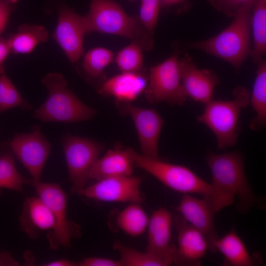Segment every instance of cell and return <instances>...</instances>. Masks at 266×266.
<instances>
[{
    "label": "cell",
    "mask_w": 266,
    "mask_h": 266,
    "mask_svg": "<svg viewBox=\"0 0 266 266\" xmlns=\"http://www.w3.org/2000/svg\"><path fill=\"white\" fill-rule=\"evenodd\" d=\"M206 162L212 175L210 201L215 213L231 205L235 197L237 209L246 213L257 203L247 181L242 155L238 151L223 154L209 153Z\"/></svg>",
    "instance_id": "cell-1"
},
{
    "label": "cell",
    "mask_w": 266,
    "mask_h": 266,
    "mask_svg": "<svg viewBox=\"0 0 266 266\" xmlns=\"http://www.w3.org/2000/svg\"><path fill=\"white\" fill-rule=\"evenodd\" d=\"M252 7V5H249L241 8L231 24L219 33L208 39L192 42L189 47L222 59L238 71L251 51Z\"/></svg>",
    "instance_id": "cell-2"
},
{
    "label": "cell",
    "mask_w": 266,
    "mask_h": 266,
    "mask_svg": "<svg viewBox=\"0 0 266 266\" xmlns=\"http://www.w3.org/2000/svg\"><path fill=\"white\" fill-rule=\"evenodd\" d=\"M41 83L48 95L34 111L33 117L44 122L75 123L90 120L96 114V110L84 103L67 88V81L60 73L47 74Z\"/></svg>",
    "instance_id": "cell-3"
},
{
    "label": "cell",
    "mask_w": 266,
    "mask_h": 266,
    "mask_svg": "<svg viewBox=\"0 0 266 266\" xmlns=\"http://www.w3.org/2000/svg\"><path fill=\"white\" fill-rule=\"evenodd\" d=\"M84 18L87 33L96 32L129 38L139 42L146 50L153 46V36L138 19L128 15L115 1L91 0L89 12Z\"/></svg>",
    "instance_id": "cell-4"
},
{
    "label": "cell",
    "mask_w": 266,
    "mask_h": 266,
    "mask_svg": "<svg viewBox=\"0 0 266 266\" xmlns=\"http://www.w3.org/2000/svg\"><path fill=\"white\" fill-rule=\"evenodd\" d=\"M233 94V99L229 100L212 99L205 104L203 111L197 118L199 122L206 126L215 134L219 149L236 144L241 111L250 103V92L244 86L236 87Z\"/></svg>",
    "instance_id": "cell-5"
},
{
    "label": "cell",
    "mask_w": 266,
    "mask_h": 266,
    "mask_svg": "<svg viewBox=\"0 0 266 266\" xmlns=\"http://www.w3.org/2000/svg\"><path fill=\"white\" fill-rule=\"evenodd\" d=\"M125 149L133 165L145 170L170 189L185 194H199L210 200L211 184L187 167L147 158L130 147Z\"/></svg>",
    "instance_id": "cell-6"
},
{
    "label": "cell",
    "mask_w": 266,
    "mask_h": 266,
    "mask_svg": "<svg viewBox=\"0 0 266 266\" xmlns=\"http://www.w3.org/2000/svg\"><path fill=\"white\" fill-rule=\"evenodd\" d=\"M26 184L34 188L39 197L51 209L55 218V227L47 234L50 248L56 250L60 246L69 247L72 238L80 236V228L67 218V196L61 185L28 178Z\"/></svg>",
    "instance_id": "cell-7"
},
{
    "label": "cell",
    "mask_w": 266,
    "mask_h": 266,
    "mask_svg": "<svg viewBox=\"0 0 266 266\" xmlns=\"http://www.w3.org/2000/svg\"><path fill=\"white\" fill-rule=\"evenodd\" d=\"M180 53L177 48L166 60L149 68L144 91L149 102L166 101L171 105H182L186 102L188 97L181 82Z\"/></svg>",
    "instance_id": "cell-8"
},
{
    "label": "cell",
    "mask_w": 266,
    "mask_h": 266,
    "mask_svg": "<svg viewBox=\"0 0 266 266\" xmlns=\"http://www.w3.org/2000/svg\"><path fill=\"white\" fill-rule=\"evenodd\" d=\"M61 143L72 185V194L80 195L86 187L90 171L104 148L102 143L90 138L65 134Z\"/></svg>",
    "instance_id": "cell-9"
},
{
    "label": "cell",
    "mask_w": 266,
    "mask_h": 266,
    "mask_svg": "<svg viewBox=\"0 0 266 266\" xmlns=\"http://www.w3.org/2000/svg\"><path fill=\"white\" fill-rule=\"evenodd\" d=\"M9 143L14 156L29 171L32 179L40 181L52 148L40 127L34 125L30 133H15Z\"/></svg>",
    "instance_id": "cell-10"
},
{
    "label": "cell",
    "mask_w": 266,
    "mask_h": 266,
    "mask_svg": "<svg viewBox=\"0 0 266 266\" xmlns=\"http://www.w3.org/2000/svg\"><path fill=\"white\" fill-rule=\"evenodd\" d=\"M143 181L142 177L132 175L105 178L85 187L80 195L100 201L141 204L145 200L140 190Z\"/></svg>",
    "instance_id": "cell-11"
},
{
    "label": "cell",
    "mask_w": 266,
    "mask_h": 266,
    "mask_svg": "<svg viewBox=\"0 0 266 266\" xmlns=\"http://www.w3.org/2000/svg\"><path fill=\"white\" fill-rule=\"evenodd\" d=\"M122 114L129 115L134 124L142 155L153 159H159L158 142L164 120L154 108L135 106L131 102H116Z\"/></svg>",
    "instance_id": "cell-12"
},
{
    "label": "cell",
    "mask_w": 266,
    "mask_h": 266,
    "mask_svg": "<svg viewBox=\"0 0 266 266\" xmlns=\"http://www.w3.org/2000/svg\"><path fill=\"white\" fill-rule=\"evenodd\" d=\"M172 213L166 208L155 210L149 218L146 251L163 260L167 266L180 265L177 247L170 243Z\"/></svg>",
    "instance_id": "cell-13"
},
{
    "label": "cell",
    "mask_w": 266,
    "mask_h": 266,
    "mask_svg": "<svg viewBox=\"0 0 266 266\" xmlns=\"http://www.w3.org/2000/svg\"><path fill=\"white\" fill-rule=\"evenodd\" d=\"M86 33L84 16L67 7H62L53 37L72 64L83 56V38Z\"/></svg>",
    "instance_id": "cell-14"
},
{
    "label": "cell",
    "mask_w": 266,
    "mask_h": 266,
    "mask_svg": "<svg viewBox=\"0 0 266 266\" xmlns=\"http://www.w3.org/2000/svg\"><path fill=\"white\" fill-rule=\"evenodd\" d=\"M181 82L188 97L206 104L212 100L219 79L213 71L200 69L192 57L186 53L180 60Z\"/></svg>",
    "instance_id": "cell-15"
},
{
    "label": "cell",
    "mask_w": 266,
    "mask_h": 266,
    "mask_svg": "<svg viewBox=\"0 0 266 266\" xmlns=\"http://www.w3.org/2000/svg\"><path fill=\"white\" fill-rule=\"evenodd\" d=\"M185 220L201 232L207 239L208 249L214 252L213 243L218 238L214 224L215 213L211 201L185 194L176 208Z\"/></svg>",
    "instance_id": "cell-16"
},
{
    "label": "cell",
    "mask_w": 266,
    "mask_h": 266,
    "mask_svg": "<svg viewBox=\"0 0 266 266\" xmlns=\"http://www.w3.org/2000/svg\"><path fill=\"white\" fill-rule=\"evenodd\" d=\"M173 222L177 232L176 247L180 265H200L208 249L206 238L180 215L176 216Z\"/></svg>",
    "instance_id": "cell-17"
},
{
    "label": "cell",
    "mask_w": 266,
    "mask_h": 266,
    "mask_svg": "<svg viewBox=\"0 0 266 266\" xmlns=\"http://www.w3.org/2000/svg\"><path fill=\"white\" fill-rule=\"evenodd\" d=\"M148 80L146 72H122L103 82L98 92L104 96L113 97L116 102H131L145 91Z\"/></svg>",
    "instance_id": "cell-18"
},
{
    "label": "cell",
    "mask_w": 266,
    "mask_h": 266,
    "mask_svg": "<svg viewBox=\"0 0 266 266\" xmlns=\"http://www.w3.org/2000/svg\"><path fill=\"white\" fill-rule=\"evenodd\" d=\"M21 230L31 238L38 237L42 232L53 230L56 220L53 212L39 198H27L20 217Z\"/></svg>",
    "instance_id": "cell-19"
},
{
    "label": "cell",
    "mask_w": 266,
    "mask_h": 266,
    "mask_svg": "<svg viewBox=\"0 0 266 266\" xmlns=\"http://www.w3.org/2000/svg\"><path fill=\"white\" fill-rule=\"evenodd\" d=\"M133 164L125 148L116 147L108 150L92 166L89 178L103 179L132 175Z\"/></svg>",
    "instance_id": "cell-20"
},
{
    "label": "cell",
    "mask_w": 266,
    "mask_h": 266,
    "mask_svg": "<svg viewBox=\"0 0 266 266\" xmlns=\"http://www.w3.org/2000/svg\"><path fill=\"white\" fill-rule=\"evenodd\" d=\"M214 252L219 251L225 258V264L233 266H252L255 260L250 255L244 243L233 228L213 243Z\"/></svg>",
    "instance_id": "cell-21"
},
{
    "label": "cell",
    "mask_w": 266,
    "mask_h": 266,
    "mask_svg": "<svg viewBox=\"0 0 266 266\" xmlns=\"http://www.w3.org/2000/svg\"><path fill=\"white\" fill-rule=\"evenodd\" d=\"M48 33L42 26L23 24L17 31L7 39L11 53L30 54L39 43L48 39Z\"/></svg>",
    "instance_id": "cell-22"
},
{
    "label": "cell",
    "mask_w": 266,
    "mask_h": 266,
    "mask_svg": "<svg viewBox=\"0 0 266 266\" xmlns=\"http://www.w3.org/2000/svg\"><path fill=\"white\" fill-rule=\"evenodd\" d=\"M26 179L17 169L9 141L2 143L0 145V196L2 189L23 194Z\"/></svg>",
    "instance_id": "cell-23"
},
{
    "label": "cell",
    "mask_w": 266,
    "mask_h": 266,
    "mask_svg": "<svg viewBox=\"0 0 266 266\" xmlns=\"http://www.w3.org/2000/svg\"><path fill=\"white\" fill-rule=\"evenodd\" d=\"M253 44L250 55L259 64L266 53V0H254L251 15Z\"/></svg>",
    "instance_id": "cell-24"
},
{
    "label": "cell",
    "mask_w": 266,
    "mask_h": 266,
    "mask_svg": "<svg viewBox=\"0 0 266 266\" xmlns=\"http://www.w3.org/2000/svg\"><path fill=\"white\" fill-rule=\"evenodd\" d=\"M258 64L250 99L253 109L256 113L250 123V128L253 131L261 130L266 124V61L262 59Z\"/></svg>",
    "instance_id": "cell-25"
},
{
    "label": "cell",
    "mask_w": 266,
    "mask_h": 266,
    "mask_svg": "<svg viewBox=\"0 0 266 266\" xmlns=\"http://www.w3.org/2000/svg\"><path fill=\"white\" fill-rule=\"evenodd\" d=\"M140 203H131L117 216L116 225L127 234L137 237L147 228L149 218Z\"/></svg>",
    "instance_id": "cell-26"
},
{
    "label": "cell",
    "mask_w": 266,
    "mask_h": 266,
    "mask_svg": "<svg viewBox=\"0 0 266 266\" xmlns=\"http://www.w3.org/2000/svg\"><path fill=\"white\" fill-rule=\"evenodd\" d=\"M142 44L133 42L121 49L115 58L116 63L122 72H145L143 66Z\"/></svg>",
    "instance_id": "cell-27"
},
{
    "label": "cell",
    "mask_w": 266,
    "mask_h": 266,
    "mask_svg": "<svg viewBox=\"0 0 266 266\" xmlns=\"http://www.w3.org/2000/svg\"><path fill=\"white\" fill-rule=\"evenodd\" d=\"M114 53L105 48L96 47L89 50L84 55L82 68L87 76L97 78L112 62Z\"/></svg>",
    "instance_id": "cell-28"
},
{
    "label": "cell",
    "mask_w": 266,
    "mask_h": 266,
    "mask_svg": "<svg viewBox=\"0 0 266 266\" xmlns=\"http://www.w3.org/2000/svg\"><path fill=\"white\" fill-rule=\"evenodd\" d=\"M113 248L119 254L122 266H166L161 259L146 252H141L125 246L120 241L113 244Z\"/></svg>",
    "instance_id": "cell-29"
},
{
    "label": "cell",
    "mask_w": 266,
    "mask_h": 266,
    "mask_svg": "<svg viewBox=\"0 0 266 266\" xmlns=\"http://www.w3.org/2000/svg\"><path fill=\"white\" fill-rule=\"evenodd\" d=\"M19 107L22 110L33 108L32 104L20 94L5 73L0 75V113Z\"/></svg>",
    "instance_id": "cell-30"
},
{
    "label": "cell",
    "mask_w": 266,
    "mask_h": 266,
    "mask_svg": "<svg viewBox=\"0 0 266 266\" xmlns=\"http://www.w3.org/2000/svg\"><path fill=\"white\" fill-rule=\"evenodd\" d=\"M161 9L160 0H141L138 19L146 31L152 36Z\"/></svg>",
    "instance_id": "cell-31"
},
{
    "label": "cell",
    "mask_w": 266,
    "mask_h": 266,
    "mask_svg": "<svg viewBox=\"0 0 266 266\" xmlns=\"http://www.w3.org/2000/svg\"><path fill=\"white\" fill-rule=\"evenodd\" d=\"M218 12L233 18L242 7L252 5L254 0H207Z\"/></svg>",
    "instance_id": "cell-32"
},
{
    "label": "cell",
    "mask_w": 266,
    "mask_h": 266,
    "mask_svg": "<svg viewBox=\"0 0 266 266\" xmlns=\"http://www.w3.org/2000/svg\"><path fill=\"white\" fill-rule=\"evenodd\" d=\"M78 266H122L119 260L101 257H89L76 263Z\"/></svg>",
    "instance_id": "cell-33"
},
{
    "label": "cell",
    "mask_w": 266,
    "mask_h": 266,
    "mask_svg": "<svg viewBox=\"0 0 266 266\" xmlns=\"http://www.w3.org/2000/svg\"><path fill=\"white\" fill-rule=\"evenodd\" d=\"M161 8L175 10L178 13L184 12L189 10L191 6L188 0H160Z\"/></svg>",
    "instance_id": "cell-34"
},
{
    "label": "cell",
    "mask_w": 266,
    "mask_h": 266,
    "mask_svg": "<svg viewBox=\"0 0 266 266\" xmlns=\"http://www.w3.org/2000/svg\"><path fill=\"white\" fill-rule=\"evenodd\" d=\"M13 10L12 4L4 0H0V36L7 25L10 14Z\"/></svg>",
    "instance_id": "cell-35"
},
{
    "label": "cell",
    "mask_w": 266,
    "mask_h": 266,
    "mask_svg": "<svg viewBox=\"0 0 266 266\" xmlns=\"http://www.w3.org/2000/svg\"><path fill=\"white\" fill-rule=\"evenodd\" d=\"M11 53L7 39L0 36V75L4 73L3 63Z\"/></svg>",
    "instance_id": "cell-36"
},
{
    "label": "cell",
    "mask_w": 266,
    "mask_h": 266,
    "mask_svg": "<svg viewBox=\"0 0 266 266\" xmlns=\"http://www.w3.org/2000/svg\"><path fill=\"white\" fill-rule=\"evenodd\" d=\"M18 263L6 252H0V266H17Z\"/></svg>",
    "instance_id": "cell-37"
},
{
    "label": "cell",
    "mask_w": 266,
    "mask_h": 266,
    "mask_svg": "<svg viewBox=\"0 0 266 266\" xmlns=\"http://www.w3.org/2000/svg\"><path fill=\"white\" fill-rule=\"evenodd\" d=\"M45 266H75L76 263L70 261L67 259H61L53 261L43 265Z\"/></svg>",
    "instance_id": "cell-38"
},
{
    "label": "cell",
    "mask_w": 266,
    "mask_h": 266,
    "mask_svg": "<svg viewBox=\"0 0 266 266\" xmlns=\"http://www.w3.org/2000/svg\"><path fill=\"white\" fill-rule=\"evenodd\" d=\"M4 0L10 4L15 3L18 1V0Z\"/></svg>",
    "instance_id": "cell-39"
}]
</instances>
